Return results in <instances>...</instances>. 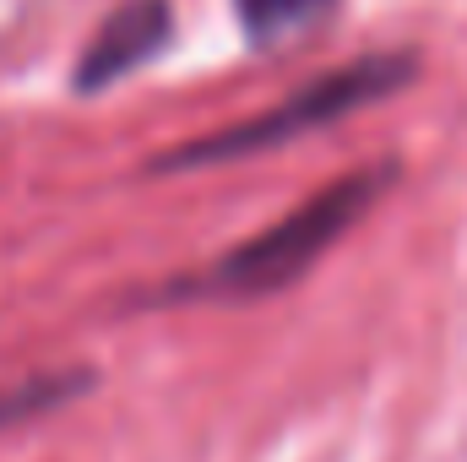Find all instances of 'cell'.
<instances>
[{
    "label": "cell",
    "mask_w": 467,
    "mask_h": 462,
    "mask_svg": "<svg viewBox=\"0 0 467 462\" xmlns=\"http://www.w3.org/2000/svg\"><path fill=\"white\" fill-rule=\"evenodd\" d=\"M391 169H353L337 185L305 196L294 213H283L277 224H266L261 234H250L244 245H234L229 256H218L202 278L174 283L169 294L180 299H266L277 289H294L343 234L386 196Z\"/></svg>",
    "instance_id": "6da1fadb"
},
{
    "label": "cell",
    "mask_w": 467,
    "mask_h": 462,
    "mask_svg": "<svg viewBox=\"0 0 467 462\" xmlns=\"http://www.w3.org/2000/svg\"><path fill=\"white\" fill-rule=\"evenodd\" d=\"M169 33H174L169 0H125L119 11L104 16V27L88 38L82 60H77V71H71L77 93H104V88H115L119 77H130L136 66H147L152 55H163Z\"/></svg>",
    "instance_id": "3957f363"
},
{
    "label": "cell",
    "mask_w": 467,
    "mask_h": 462,
    "mask_svg": "<svg viewBox=\"0 0 467 462\" xmlns=\"http://www.w3.org/2000/svg\"><path fill=\"white\" fill-rule=\"evenodd\" d=\"M413 71H419V60L402 55V49L348 60V66H337V71L305 82L294 99H283V104H272V110H261V115L239 120V125H223V131H213V136H202V142H185V147L152 158V169L169 174V169H202V163H229V158H255V152L288 147V142H299V136H310V131H321V125H332V120L364 110V104L391 99L397 88L413 82Z\"/></svg>",
    "instance_id": "7a4b0ae2"
},
{
    "label": "cell",
    "mask_w": 467,
    "mask_h": 462,
    "mask_svg": "<svg viewBox=\"0 0 467 462\" xmlns=\"http://www.w3.org/2000/svg\"><path fill=\"white\" fill-rule=\"evenodd\" d=\"M239 27L250 44H288L294 33H305L310 22H321L332 11V0H234Z\"/></svg>",
    "instance_id": "277c9868"
}]
</instances>
